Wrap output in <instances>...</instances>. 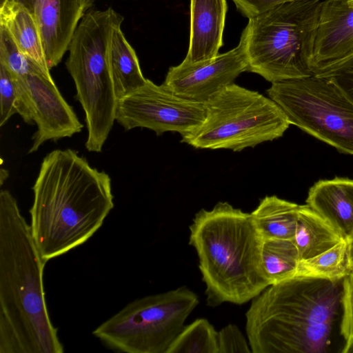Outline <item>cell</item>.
<instances>
[{"mask_svg":"<svg viewBox=\"0 0 353 353\" xmlns=\"http://www.w3.org/2000/svg\"><path fill=\"white\" fill-rule=\"evenodd\" d=\"M0 173H1L0 183H1V185H2L3 183V181H6L8 176V171L5 169L1 168Z\"/></svg>","mask_w":353,"mask_h":353,"instance_id":"f1b7e54d","label":"cell"},{"mask_svg":"<svg viewBox=\"0 0 353 353\" xmlns=\"http://www.w3.org/2000/svg\"><path fill=\"white\" fill-rule=\"evenodd\" d=\"M292 240L299 259L304 260L318 255L345 239L307 205H301Z\"/></svg>","mask_w":353,"mask_h":353,"instance_id":"e0dca14e","label":"cell"},{"mask_svg":"<svg viewBox=\"0 0 353 353\" xmlns=\"http://www.w3.org/2000/svg\"><path fill=\"white\" fill-rule=\"evenodd\" d=\"M306 205L349 241L353 234V179L319 180L309 190Z\"/></svg>","mask_w":353,"mask_h":353,"instance_id":"9a60e30c","label":"cell"},{"mask_svg":"<svg viewBox=\"0 0 353 353\" xmlns=\"http://www.w3.org/2000/svg\"><path fill=\"white\" fill-rule=\"evenodd\" d=\"M300 0H232L237 10L248 19L281 3Z\"/></svg>","mask_w":353,"mask_h":353,"instance_id":"83f0119b","label":"cell"},{"mask_svg":"<svg viewBox=\"0 0 353 353\" xmlns=\"http://www.w3.org/2000/svg\"><path fill=\"white\" fill-rule=\"evenodd\" d=\"M226 0H190V34L183 62L196 64L214 59L223 46Z\"/></svg>","mask_w":353,"mask_h":353,"instance_id":"5bb4252c","label":"cell"},{"mask_svg":"<svg viewBox=\"0 0 353 353\" xmlns=\"http://www.w3.org/2000/svg\"><path fill=\"white\" fill-rule=\"evenodd\" d=\"M32 190L30 230L46 262L84 243L114 207L110 176L72 149L43 158Z\"/></svg>","mask_w":353,"mask_h":353,"instance_id":"6da1fadb","label":"cell"},{"mask_svg":"<svg viewBox=\"0 0 353 353\" xmlns=\"http://www.w3.org/2000/svg\"><path fill=\"white\" fill-rule=\"evenodd\" d=\"M352 49L353 8L346 0H319L305 21L304 50L312 72Z\"/></svg>","mask_w":353,"mask_h":353,"instance_id":"8fae6325","label":"cell"},{"mask_svg":"<svg viewBox=\"0 0 353 353\" xmlns=\"http://www.w3.org/2000/svg\"><path fill=\"white\" fill-rule=\"evenodd\" d=\"M248 27L243 29L238 46L213 59L189 64L182 61L170 67L163 84L175 94L188 100L206 103L247 71Z\"/></svg>","mask_w":353,"mask_h":353,"instance_id":"30bf717a","label":"cell"},{"mask_svg":"<svg viewBox=\"0 0 353 353\" xmlns=\"http://www.w3.org/2000/svg\"><path fill=\"white\" fill-rule=\"evenodd\" d=\"M350 245V252H351V256L353 262V234L351 237V239L349 240Z\"/></svg>","mask_w":353,"mask_h":353,"instance_id":"f546056e","label":"cell"},{"mask_svg":"<svg viewBox=\"0 0 353 353\" xmlns=\"http://www.w3.org/2000/svg\"><path fill=\"white\" fill-rule=\"evenodd\" d=\"M202 124L181 137V142L199 149L240 152L283 136L290 125L270 97L234 83L206 103Z\"/></svg>","mask_w":353,"mask_h":353,"instance_id":"5b68a950","label":"cell"},{"mask_svg":"<svg viewBox=\"0 0 353 353\" xmlns=\"http://www.w3.org/2000/svg\"><path fill=\"white\" fill-rule=\"evenodd\" d=\"M21 77L28 88L37 126L28 153L36 152L47 141L71 137L81 131L83 124L63 97L50 73L36 65Z\"/></svg>","mask_w":353,"mask_h":353,"instance_id":"7c38bea8","label":"cell"},{"mask_svg":"<svg viewBox=\"0 0 353 353\" xmlns=\"http://www.w3.org/2000/svg\"><path fill=\"white\" fill-rule=\"evenodd\" d=\"M34 18L49 69L62 60L81 19L94 0H12Z\"/></svg>","mask_w":353,"mask_h":353,"instance_id":"4fadbf2b","label":"cell"},{"mask_svg":"<svg viewBox=\"0 0 353 353\" xmlns=\"http://www.w3.org/2000/svg\"><path fill=\"white\" fill-rule=\"evenodd\" d=\"M319 1L281 3L250 18L247 72L272 83L312 76L304 50L305 21Z\"/></svg>","mask_w":353,"mask_h":353,"instance_id":"52a82bcc","label":"cell"},{"mask_svg":"<svg viewBox=\"0 0 353 353\" xmlns=\"http://www.w3.org/2000/svg\"><path fill=\"white\" fill-rule=\"evenodd\" d=\"M267 92L290 124L353 155V100L334 82L312 74L272 83Z\"/></svg>","mask_w":353,"mask_h":353,"instance_id":"ba28073f","label":"cell"},{"mask_svg":"<svg viewBox=\"0 0 353 353\" xmlns=\"http://www.w3.org/2000/svg\"><path fill=\"white\" fill-rule=\"evenodd\" d=\"M17 95L13 78L10 72L0 64V126L17 114Z\"/></svg>","mask_w":353,"mask_h":353,"instance_id":"484cf974","label":"cell"},{"mask_svg":"<svg viewBox=\"0 0 353 353\" xmlns=\"http://www.w3.org/2000/svg\"><path fill=\"white\" fill-rule=\"evenodd\" d=\"M346 1L350 7L353 8V0H346Z\"/></svg>","mask_w":353,"mask_h":353,"instance_id":"d6a6232c","label":"cell"},{"mask_svg":"<svg viewBox=\"0 0 353 353\" xmlns=\"http://www.w3.org/2000/svg\"><path fill=\"white\" fill-rule=\"evenodd\" d=\"M110 66L117 101L130 94L146 82L137 54L125 37L121 24L113 33Z\"/></svg>","mask_w":353,"mask_h":353,"instance_id":"d6986e66","label":"cell"},{"mask_svg":"<svg viewBox=\"0 0 353 353\" xmlns=\"http://www.w3.org/2000/svg\"><path fill=\"white\" fill-rule=\"evenodd\" d=\"M343 353H353V343L350 345L344 352Z\"/></svg>","mask_w":353,"mask_h":353,"instance_id":"4dcf8cb0","label":"cell"},{"mask_svg":"<svg viewBox=\"0 0 353 353\" xmlns=\"http://www.w3.org/2000/svg\"><path fill=\"white\" fill-rule=\"evenodd\" d=\"M299 261L292 239H263L262 270L270 285L294 277Z\"/></svg>","mask_w":353,"mask_h":353,"instance_id":"44dd1931","label":"cell"},{"mask_svg":"<svg viewBox=\"0 0 353 353\" xmlns=\"http://www.w3.org/2000/svg\"><path fill=\"white\" fill-rule=\"evenodd\" d=\"M9 1L10 0H0V9L3 8Z\"/></svg>","mask_w":353,"mask_h":353,"instance_id":"1f68e13d","label":"cell"},{"mask_svg":"<svg viewBox=\"0 0 353 353\" xmlns=\"http://www.w3.org/2000/svg\"><path fill=\"white\" fill-rule=\"evenodd\" d=\"M0 25L10 34L19 50L47 73L50 72L37 25L31 14L10 0L0 9Z\"/></svg>","mask_w":353,"mask_h":353,"instance_id":"2e32d148","label":"cell"},{"mask_svg":"<svg viewBox=\"0 0 353 353\" xmlns=\"http://www.w3.org/2000/svg\"><path fill=\"white\" fill-rule=\"evenodd\" d=\"M0 64L16 77L26 75L37 65L19 50L9 32L1 25Z\"/></svg>","mask_w":353,"mask_h":353,"instance_id":"cb8c5ba5","label":"cell"},{"mask_svg":"<svg viewBox=\"0 0 353 353\" xmlns=\"http://www.w3.org/2000/svg\"><path fill=\"white\" fill-rule=\"evenodd\" d=\"M340 303L343 309L341 334L345 340L343 352L353 343V270L343 279Z\"/></svg>","mask_w":353,"mask_h":353,"instance_id":"d4e9b609","label":"cell"},{"mask_svg":"<svg viewBox=\"0 0 353 353\" xmlns=\"http://www.w3.org/2000/svg\"><path fill=\"white\" fill-rule=\"evenodd\" d=\"M46 261L8 190L0 192V353H62L45 298Z\"/></svg>","mask_w":353,"mask_h":353,"instance_id":"7a4b0ae2","label":"cell"},{"mask_svg":"<svg viewBox=\"0 0 353 353\" xmlns=\"http://www.w3.org/2000/svg\"><path fill=\"white\" fill-rule=\"evenodd\" d=\"M166 353H219L218 331L204 318L184 325Z\"/></svg>","mask_w":353,"mask_h":353,"instance_id":"7402d4cb","label":"cell"},{"mask_svg":"<svg viewBox=\"0 0 353 353\" xmlns=\"http://www.w3.org/2000/svg\"><path fill=\"white\" fill-rule=\"evenodd\" d=\"M205 115V103L181 97L147 79L143 86L117 101L115 119L125 130L145 128L157 135L176 132L183 137L196 130Z\"/></svg>","mask_w":353,"mask_h":353,"instance_id":"9c48e42d","label":"cell"},{"mask_svg":"<svg viewBox=\"0 0 353 353\" xmlns=\"http://www.w3.org/2000/svg\"><path fill=\"white\" fill-rule=\"evenodd\" d=\"M198 304L186 286L149 295L128 303L92 334L119 352L166 353Z\"/></svg>","mask_w":353,"mask_h":353,"instance_id":"8992f818","label":"cell"},{"mask_svg":"<svg viewBox=\"0 0 353 353\" xmlns=\"http://www.w3.org/2000/svg\"><path fill=\"white\" fill-rule=\"evenodd\" d=\"M312 74L332 81L353 100V49L341 57L315 66Z\"/></svg>","mask_w":353,"mask_h":353,"instance_id":"603a6c76","label":"cell"},{"mask_svg":"<svg viewBox=\"0 0 353 353\" xmlns=\"http://www.w3.org/2000/svg\"><path fill=\"white\" fill-rule=\"evenodd\" d=\"M189 230L208 306L242 305L270 286L261 265L263 237L251 213L220 201L196 213Z\"/></svg>","mask_w":353,"mask_h":353,"instance_id":"277c9868","label":"cell"},{"mask_svg":"<svg viewBox=\"0 0 353 353\" xmlns=\"http://www.w3.org/2000/svg\"><path fill=\"white\" fill-rule=\"evenodd\" d=\"M300 206L276 196H266L251 215L263 239H293Z\"/></svg>","mask_w":353,"mask_h":353,"instance_id":"ac0fdd59","label":"cell"},{"mask_svg":"<svg viewBox=\"0 0 353 353\" xmlns=\"http://www.w3.org/2000/svg\"><path fill=\"white\" fill-rule=\"evenodd\" d=\"M341 294L337 282L306 276L268 286L245 313L252 352H325Z\"/></svg>","mask_w":353,"mask_h":353,"instance_id":"3957f363","label":"cell"},{"mask_svg":"<svg viewBox=\"0 0 353 353\" xmlns=\"http://www.w3.org/2000/svg\"><path fill=\"white\" fill-rule=\"evenodd\" d=\"M353 270L350 242L343 240L313 257L300 260L294 276H306L334 282Z\"/></svg>","mask_w":353,"mask_h":353,"instance_id":"ffe728a7","label":"cell"},{"mask_svg":"<svg viewBox=\"0 0 353 353\" xmlns=\"http://www.w3.org/2000/svg\"><path fill=\"white\" fill-rule=\"evenodd\" d=\"M219 353H250L249 342L237 325L229 324L218 331Z\"/></svg>","mask_w":353,"mask_h":353,"instance_id":"4316f807","label":"cell"}]
</instances>
